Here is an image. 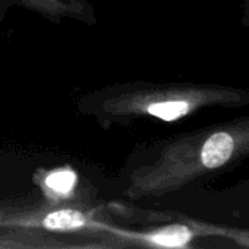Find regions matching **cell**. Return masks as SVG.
Returning <instances> with one entry per match:
<instances>
[{
  "mask_svg": "<svg viewBox=\"0 0 249 249\" xmlns=\"http://www.w3.org/2000/svg\"><path fill=\"white\" fill-rule=\"evenodd\" d=\"M249 153V118L197 136L165 143L150 163L136 168L124 196L131 200L162 196L207 172H216Z\"/></svg>",
  "mask_w": 249,
  "mask_h": 249,
  "instance_id": "obj_1",
  "label": "cell"
},
{
  "mask_svg": "<svg viewBox=\"0 0 249 249\" xmlns=\"http://www.w3.org/2000/svg\"><path fill=\"white\" fill-rule=\"evenodd\" d=\"M241 92L155 83H118L90 90L79 98L77 111L111 128L137 118L153 117L175 121L206 104L241 101Z\"/></svg>",
  "mask_w": 249,
  "mask_h": 249,
  "instance_id": "obj_2",
  "label": "cell"
},
{
  "mask_svg": "<svg viewBox=\"0 0 249 249\" xmlns=\"http://www.w3.org/2000/svg\"><path fill=\"white\" fill-rule=\"evenodd\" d=\"M107 226L108 222L99 217L98 210L85 209L80 204L53 203L48 200L38 203H0L1 231H23L54 236L83 235L99 241Z\"/></svg>",
  "mask_w": 249,
  "mask_h": 249,
  "instance_id": "obj_3",
  "label": "cell"
},
{
  "mask_svg": "<svg viewBox=\"0 0 249 249\" xmlns=\"http://www.w3.org/2000/svg\"><path fill=\"white\" fill-rule=\"evenodd\" d=\"M13 7L26 9L55 23L63 20L96 23L93 7L88 0H0V22Z\"/></svg>",
  "mask_w": 249,
  "mask_h": 249,
  "instance_id": "obj_4",
  "label": "cell"
},
{
  "mask_svg": "<svg viewBox=\"0 0 249 249\" xmlns=\"http://www.w3.org/2000/svg\"><path fill=\"white\" fill-rule=\"evenodd\" d=\"M63 248H107L102 242H67L54 235L3 231L0 233V249H63Z\"/></svg>",
  "mask_w": 249,
  "mask_h": 249,
  "instance_id": "obj_5",
  "label": "cell"
},
{
  "mask_svg": "<svg viewBox=\"0 0 249 249\" xmlns=\"http://www.w3.org/2000/svg\"><path fill=\"white\" fill-rule=\"evenodd\" d=\"M36 184L42 190L45 200L53 203L77 204L70 203L77 191L79 184V177L76 175L74 171L69 168L47 171L41 178H36Z\"/></svg>",
  "mask_w": 249,
  "mask_h": 249,
  "instance_id": "obj_6",
  "label": "cell"
}]
</instances>
